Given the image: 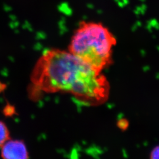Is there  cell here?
<instances>
[{"label":"cell","instance_id":"cell-5","mask_svg":"<svg viewBox=\"0 0 159 159\" xmlns=\"http://www.w3.org/2000/svg\"><path fill=\"white\" fill-rule=\"evenodd\" d=\"M150 159H159V145L154 147L150 153Z\"/></svg>","mask_w":159,"mask_h":159},{"label":"cell","instance_id":"cell-1","mask_svg":"<svg viewBox=\"0 0 159 159\" xmlns=\"http://www.w3.org/2000/svg\"><path fill=\"white\" fill-rule=\"evenodd\" d=\"M30 83L34 92L67 93L89 106L106 102L110 92L108 80L102 71L58 48L43 52L34 65Z\"/></svg>","mask_w":159,"mask_h":159},{"label":"cell","instance_id":"cell-4","mask_svg":"<svg viewBox=\"0 0 159 159\" xmlns=\"http://www.w3.org/2000/svg\"><path fill=\"white\" fill-rule=\"evenodd\" d=\"M10 139V133L6 123L0 120V148Z\"/></svg>","mask_w":159,"mask_h":159},{"label":"cell","instance_id":"cell-3","mask_svg":"<svg viewBox=\"0 0 159 159\" xmlns=\"http://www.w3.org/2000/svg\"><path fill=\"white\" fill-rule=\"evenodd\" d=\"M1 148V156L3 159H27L30 157L28 148L23 140L10 139Z\"/></svg>","mask_w":159,"mask_h":159},{"label":"cell","instance_id":"cell-2","mask_svg":"<svg viewBox=\"0 0 159 159\" xmlns=\"http://www.w3.org/2000/svg\"><path fill=\"white\" fill-rule=\"evenodd\" d=\"M117 39L102 23L81 21L74 31L68 51L97 71L113 62V51Z\"/></svg>","mask_w":159,"mask_h":159}]
</instances>
